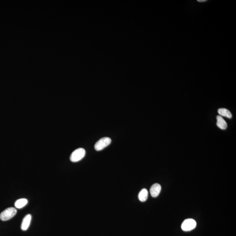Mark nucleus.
Masks as SVG:
<instances>
[{"mask_svg":"<svg viewBox=\"0 0 236 236\" xmlns=\"http://www.w3.org/2000/svg\"><path fill=\"white\" fill-rule=\"evenodd\" d=\"M196 226V222L192 219L185 220L181 224V228L183 231H191L194 229Z\"/></svg>","mask_w":236,"mask_h":236,"instance_id":"4","label":"nucleus"},{"mask_svg":"<svg viewBox=\"0 0 236 236\" xmlns=\"http://www.w3.org/2000/svg\"><path fill=\"white\" fill-rule=\"evenodd\" d=\"M198 2H206V0H198Z\"/></svg>","mask_w":236,"mask_h":236,"instance_id":"11","label":"nucleus"},{"mask_svg":"<svg viewBox=\"0 0 236 236\" xmlns=\"http://www.w3.org/2000/svg\"><path fill=\"white\" fill-rule=\"evenodd\" d=\"M148 196V192L146 189H143L141 190V191L138 194V198L140 201L144 202L147 200Z\"/></svg>","mask_w":236,"mask_h":236,"instance_id":"8","label":"nucleus"},{"mask_svg":"<svg viewBox=\"0 0 236 236\" xmlns=\"http://www.w3.org/2000/svg\"><path fill=\"white\" fill-rule=\"evenodd\" d=\"M218 112L221 116H222L226 117L229 118V119H230L232 116L231 112L226 108H220L218 110Z\"/></svg>","mask_w":236,"mask_h":236,"instance_id":"9","label":"nucleus"},{"mask_svg":"<svg viewBox=\"0 0 236 236\" xmlns=\"http://www.w3.org/2000/svg\"><path fill=\"white\" fill-rule=\"evenodd\" d=\"M216 120L217 126L219 128L223 130L226 129L227 127V123L222 116H217L216 117Z\"/></svg>","mask_w":236,"mask_h":236,"instance_id":"7","label":"nucleus"},{"mask_svg":"<svg viewBox=\"0 0 236 236\" xmlns=\"http://www.w3.org/2000/svg\"><path fill=\"white\" fill-rule=\"evenodd\" d=\"M32 220V216L31 214H28L25 216L23 219L22 224H21V229L23 231L27 230Z\"/></svg>","mask_w":236,"mask_h":236,"instance_id":"6","label":"nucleus"},{"mask_svg":"<svg viewBox=\"0 0 236 236\" xmlns=\"http://www.w3.org/2000/svg\"><path fill=\"white\" fill-rule=\"evenodd\" d=\"M86 151L82 148H79L72 152L70 156V160L73 162H76L81 160L85 155Z\"/></svg>","mask_w":236,"mask_h":236,"instance_id":"2","label":"nucleus"},{"mask_svg":"<svg viewBox=\"0 0 236 236\" xmlns=\"http://www.w3.org/2000/svg\"><path fill=\"white\" fill-rule=\"evenodd\" d=\"M17 210L14 207H9L5 209L0 214V219L2 221H7L12 218L16 214Z\"/></svg>","mask_w":236,"mask_h":236,"instance_id":"1","label":"nucleus"},{"mask_svg":"<svg viewBox=\"0 0 236 236\" xmlns=\"http://www.w3.org/2000/svg\"><path fill=\"white\" fill-rule=\"evenodd\" d=\"M161 190V187L159 184H154L151 187L150 193L153 197H157L160 194Z\"/></svg>","mask_w":236,"mask_h":236,"instance_id":"5","label":"nucleus"},{"mask_svg":"<svg viewBox=\"0 0 236 236\" xmlns=\"http://www.w3.org/2000/svg\"><path fill=\"white\" fill-rule=\"evenodd\" d=\"M111 140L110 138L105 137L101 138L95 143L94 148L97 151L102 150L108 146L111 143Z\"/></svg>","mask_w":236,"mask_h":236,"instance_id":"3","label":"nucleus"},{"mask_svg":"<svg viewBox=\"0 0 236 236\" xmlns=\"http://www.w3.org/2000/svg\"><path fill=\"white\" fill-rule=\"evenodd\" d=\"M28 202V200L26 199H20L17 200L15 203V207L17 209H21L27 205Z\"/></svg>","mask_w":236,"mask_h":236,"instance_id":"10","label":"nucleus"}]
</instances>
